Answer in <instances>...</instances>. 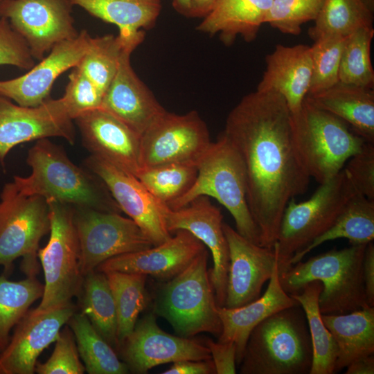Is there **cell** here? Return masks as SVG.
<instances>
[{"label": "cell", "instance_id": "obj_12", "mask_svg": "<svg viewBox=\"0 0 374 374\" xmlns=\"http://www.w3.org/2000/svg\"><path fill=\"white\" fill-rule=\"evenodd\" d=\"M73 220L83 276L111 258L153 246L140 227L120 213L73 208Z\"/></svg>", "mask_w": 374, "mask_h": 374}, {"label": "cell", "instance_id": "obj_10", "mask_svg": "<svg viewBox=\"0 0 374 374\" xmlns=\"http://www.w3.org/2000/svg\"><path fill=\"white\" fill-rule=\"evenodd\" d=\"M49 231L47 201L21 194L13 182L6 184L0 194V266L4 273L21 257L22 271L28 277L35 276L39 271V244Z\"/></svg>", "mask_w": 374, "mask_h": 374}, {"label": "cell", "instance_id": "obj_2", "mask_svg": "<svg viewBox=\"0 0 374 374\" xmlns=\"http://www.w3.org/2000/svg\"><path fill=\"white\" fill-rule=\"evenodd\" d=\"M26 161L31 173L15 176L12 181L21 194L73 208L121 211L101 179L87 168L74 164L64 150L48 139L37 141L28 150Z\"/></svg>", "mask_w": 374, "mask_h": 374}, {"label": "cell", "instance_id": "obj_24", "mask_svg": "<svg viewBox=\"0 0 374 374\" xmlns=\"http://www.w3.org/2000/svg\"><path fill=\"white\" fill-rule=\"evenodd\" d=\"M266 69L257 89L280 94L292 115L301 109L312 77L311 46L278 44L265 58Z\"/></svg>", "mask_w": 374, "mask_h": 374}, {"label": "cell", "instance_id": "obj_7", "mask_svg": "<svg viewBox=\"0 0 374 374\" xmlns=\"http://www.w3.org/2000/svg\"><path fill=\"white\" fill-rule=\"evenodd\" d=\"M359 193L343 168L323 184L307 200L287 203L274 248L278 274L290 267L294 255L309 245L333 224L348 201Z\"/></svg>", "mask_w": 374, "mask_h": 374}, {"label": "cell", "instance_id": "obj_27", "mask_svg": "<svg viewBox=\"0 0 374 374\" xmlns=\"http://www.w3.org/2000/svg\"><path fill=\"white\" fill-rule=\"evenodd\" d=\"M273 0H218L213 10L204 17L197 30L218 33L226 44H231L237 36L246 42L255 39Z\"/></svg>", "mask_w": 374, "mask_h": 374}, {"label": "cell", "instance_id": "obj_26", "mask_svg": "<svg viewBox=\"0 0 374 374\" xmlns=\"http://www.w3.org/2000/svg\"><path fill=\"white\" fill-rule=\"evenodd\" d=\"M305 98L317 107L344 121L366 142L374 143L373 88L339 81Z\"/></svg>", "mask_w": 374, "mask_h": 374}, {"label": "cell", "instance_id": "obj_47", "mask_svg": "<svg viewBox=\"0 0 374 374\" xmlns=\"http://www.w3.org/2000/svg\"><path fill=\"white\" fill-rule=\"evenodd\" d=\"M162 374H211L216 373L212 359L208 360H181L172 365Z\"/></svg>", "mask_w": 374, "mask_h": 374}, {"label": "cell", "instance_id": "obj_50", "mask_svg": "<svg viewBox=\"0 0 374 374\" xmlns=\"http://www.w3.org/2000/svg\"><path fill=\"white\" fill-rule=\"evenodd\" d=\"M218 0H190V17H205Z\"/></svg>", "mask_w": 374, "mask_h": 374}, {"label": "cell", "instance_id": "obj_21", "mask_svg": "<svg viewBox=\"0 0 374 374\" xmlns=\"http://www.w3.org/2000/svg\"><path fill=\"white\" fill-rule=\"evenodd\" d=\"M73 122L91 155L134 176L140 170V135L123 121L97 108L80 114Z\"/></svg>", "mask_w": 374, "mask_h": 374}, {"label": "cell", "instance_id": "obj_32", "mask_svg": "<svg viewBox=\"0 0 374 374\" xmlns=\"http://www.w3.org/2000/svg\"><path fill=\"white\" fill-rule=\"evenodd\" d=\"M145 33L119 31L112 34L91 37L87 51L77 66L83 74L105 94L118 70L126 44L131 40L144 38Z\"/></svg>", "mask_w": 374, "mask_h": 374}, {"label": "cell", "instance_id": "obj_31", "mask_svg": "<svg viewBox=\"0 0 374 374\" xmlns=\"http://www.w3.org/2000/svg\"><path fill=\"white\" fill-rule=\"evenodd\" d=\"M323 285L319 280L306 284L297 294H290L302 307L307 319L312 345V364L310 374L335 373L337 347L325 326L319 306Z\"/></svg>", "mask_w": 374, "mask_h": 374}, {"label": "cell", "instance_id": "obj_36", "mask_svg": "<svg viewBox=\"0 0 374 374\" xmlns=\"http://www.w3.org/2000/svg\"><path fill=\"white\" fill-rule=\"evenodd\" d=\"M373 12L364 0H323L309 35L314 40L326 35L346 37L360 28L373 26Z\"/></svg>", "mask_w": 374, "mask_h": 374}, {"label": "cell", "instance_id": "obj_30", "mask_svg": "<svg viewBox=\"0 0 374 374\" xmlns=\"http://www.w3.org/2000/svg\"><path fill=\"white\" fill-rule=\"evenodd\" d=\"M91 16L116 25L119 31L137 33L149 29L161 10V0H70Z\"/></svg>", "mask_w": 374, "mask_h": 374}, {"label": "cell", "instance_id": "obj_23", "mask_svg": "<svg viewBox=\"0 0 374 374\" xmlns=\"http://www.w3.org/2000/svg\"><path fill=\"white\" fill-rule=\"evenodd\" d=\"M167 241L143 250L121 254L102 262L96 269L121 271L170 279L206 250L190 232L180 229Z\"/></svg>", "mask_w": 374, "mask_h": 374}, {"label": "cell", "instance_id": "obj_52", "mask_svg": "<svg viewBox=\"0 0 374 374\" xmlns=\"http://www.w3.org/2000/svg\"><path fill=\"white\" fill-rule=\"evenodd\" d=\"M367 7L373 12L374 10V0H364Z\"/></svg>", "mask_w": 374, "mask_h": 374}, {"label": "cell", "instance_id": "obj_45", "mask_svg": "<svg viewBox=\"0 0 374 374\" xmlns=\"http://www.w3.org/2000/svg\"><path fill=\"white\" fill-rule=\"evenodd\" d=\"M344 169L357 192L374 200V143L366 142Z\"/></svg>", "mask_w": 374, "mask_h": 374}, {"label": "cell", "instance_id": "obj_42", "mask_svg": "<svg viewBox=\"0 0 374 374\" xmlns=\"http://www.w3.org/2000/svg\"><path fill=\"white\" fill-rule=\"evenodd\" d=\"M68 79L62 97L73 120L83 112L101 107L103 93L78 68H73Z\"/></svg>", "mask_w": 374, "mask_h": 374}, {"label": "cell", "instance_id": "obj_18", "mask_svg": "<svg viewBox=\"0 0 374 374\" xmlns=\"http://www.w3.org/2000/svg\"><path fill=\"white\" fill-rule=\"evenodd\" d=\"M229 251V267L223 307L235 308L260 296L263 285L269 280L278 263L274 248L255 244L223 222Z\"/></svg>", "mask_w": 374, "mask_h": 374}, {"label": "cell", "instance_id": "obj_14", "mask_svg": "<svg viewBox=\"0 0 374 374\" xmlns=\"http://www.w3.org/2000/svg\"><path fill=\"white\" fill-rule=\"evenodd\" d=\"M62 96L39 105L24 107L0 95V162L16 145L42 139L60 137L73 144L75 132Z\"/></svg>", "mask_w": 374, "mask_h": 374}, {"label": "cell", "instance_id": "obj_17", "mask_svg": "<svg viewBox=\"0 0 374 374\" xmlns=\"http://www.w3.org/2000/svg\"><path fill=\"white\" fill-rule=\"evenodd\" d=\"M86 168L104 183L121 211L142 230L153 246L172 237L163 216L166 205L158 202L134 175L90 155Z\"/></svg>", "mask_w": 374, "mask_h": 374}, {"label": "cell", "instance_id": "obj_38", "mask_svg": "<svg viewBox=\"0 0 374 374\" xmlns=\"http://www.w3.org/2000/svg\"><path fill=\"white\" fill-rule=\"evenodd\" d=\"M197 175L195 166L168 164L141 168L135 177L158 202L168 207L188 192Z\"/></svg>", "mask_w": 374, "mask_h": 374}, {"label": "cell", "instance_id": "obj_6", "mask_svg": "<svg viewBox=\"0 0 374 374\" xmlns=\"http://www.w3.org/2000/svg\"><path fill=\"white\" fill-rule=\"evenodd\" d=\"M292 123L301 158L310 177L319 184L339 173L366 142L344 121L306 98L301 111L292 115Z\"/></svg>", "mask_w": 374, "mask_h": 374}, {"label": "cell", "instance_id": "obj_13", "mask_svg": "<svg viewBox=\"0 0 374 374\" xmlns=\"http://www.w3.org/2000/svg\"><path fill=\"white\" fill-rule=\"evenodd\" d=\"M73 7L70 0H0V18L10 22L33 58L41 60L55 45L79 35Z\"/></svg>", "mask_w": 374, "mask_h": 374}, {"label": "cell", "instance_id": "obj_51", "mask_svg": "<svg viewBox=\"0 0 374 374\" xmlns=\"http://www.w3.org/2000/svg\"><path fill=\"white\" fill-rule=\"evenodd\" d=\"M172 6L179 14L189 17L190 0H173Z\"/></svg>", "mask_w": 374, "mask_h": 374}, {"label": "cell", "instance_id": "obj_43", "mask_svg": "<svg viewBox=\"0 0 374 374\" xmlns=\"http://www.w3.org/2000/svg\"><path fill=\"white\" fill-rule=\"evenodd\" d=\"M55 342L50 358L36 365L35 371L39 374H82L85 368L80 361L72 332L65 328Z\"/></svg>", "mask_w": 374, "mask_h": 374}, {"label": "cell", "instance_id": "obj_8", "mask_svg": "<svg viewBox=\"0 0 374 374\" xmlns=\"http://www.w3.org/2000/svg\"><path fill=\"white\" fill-rule=\"evenodd\" d=\"M49 206L50 237L38 249L44 274V290L37 312L47 311L71 303L82 290L84 276L80 266V244L73 220V207L46 200Z\"/></svg>", "mask_w": 374, "mask_h": 374}, {"label": "cell", "instance_id": "obj_16", "mask_svg": "<svg viewBox=\"0 0 374 374\" xmlns=\"http://www.w3.org/2000/svg\"><path fill=\"white\" fill-rule=\"evenodd\" d=\"M122 355L129 370L146 373L157 366L181 360H208L210 350L191 337L168 334L148 314L136 323L132 332L121 344Z\"/></svg>", "mask_w": 374, "mask_h": 374}, {"label": "cell", "instance_id": "obj_3", "mask_svg": "<svg viewBox=\"0 0 374 374\" xmlns=\"http://www.w3.org/2000/svg\"><path fill=\"white\" fill-rule=\"evenodd\" d=\"M312 345L299 304L268 317L251 332L240 362L242 374H310Z\"/></svg>", "mask_w": 374, "mask_h": 374}, {"label": "cell", "instance_id": "obj_49", "mask_svg": "<svg viewBox=\"0 0 374 374\" xmlns=\"http://www.w3.org/2000/svg\"><path fill=\"white\" fill-rule=\"evenodd\" d=\"M374 355V354H373ZM370 355L357 359L348 364L345 374H373L374 355Z\"/></svg>", "mask_w": 374, "mask_h": 374}, {"label": "cell", "instance_id": "obj_28", "mask_svg": "<svg viewBox=\"0 0 374 374\" xmlns=\"http://www.w3.org/2000/svg\"><path fill=\"white\" fill-rule=\"evenodd\" d=\"M337 347L335 373L352 362L374 354V307L341 314H321Z\"/></svg>", "mask_w": 374, "mask_h": 374}, {"label": "cell", "instance_id": "obj_20", "mask_svg": "<svg viewBox=\"0 0 374 374\" xmlns=\"http://www.w3.org/2000/svg\"><path fill=\"white\" fill-rule=\"evenodd\" d=\"M91 35L82 30L74 39L55 45L24 74L0 80V95L24 107L39 105L49 98L53 85L63 73L77 66L87 51Z\"/></svg>", "mask_w": 374, "mask_h": 374}, {"label": "cell", "instance_id": "obj_37", "mask_svg": "<svg viewBox=\"0 0 374 374\" xmlns=\"http://www.w3.org/2000/svg\"><path fill=\"white\" fill-rule=\"evenodd\" d=\"M44 285L35 276L12 281L0 276V353L8 345L10 332L28 311L30 306L42 297Z\"/></svg>", "mask_w": 374, "mask_h": 374}, {"label": "cell", "instance_id": "obj_5", "mask_svg": "<svg viewBox=\"0 0 374 374\" xmlns=\"http://www.w3.org/2000/svg\"><path fill=\"white\" fill-rule=\"evenodd\" d=\"M197 175L190 188L168 208L177 209L199 196L213 197L231 213L236 231L260 245V233L250 212L244 169L237 151L222 134L197 166Z\"/></svg>", "mask_w": 374, "mask_h": 374}, {"label": "cell", "instance_id": "obj_40", "mask_svg": "<svg viewBox=\"0 0 374 374\" xmlns=\"http://www.w3.org/2000/svg\"><path fill=\"white\" fill-rule=\"evenodd\" d=\"M347 36H321L311 46L312 77L308 94H313L339 82L341 56Z\"/></svg>", "mask_w": 374, "mask_h": 374}, {"label": "cell", "instance_id": "obj_11", "mask_svg": "<svg viewBox=\"0 0 374 374\" xmlns=\"http://www.w3.org/2000/svg\"><path fill=\"white\" fill-rule=\"evenodd\" d=\"M211 143L197 112L176 114L166 110L140 136L141 169L168 164L197 166Z\"/></svg>", "mask_w": 374, "mask_h": 374}, {"label": "cell", "instance_id": "obj_41", "mask_svg": "<svg viewBox=\"0 0 374 374\" xmlns=\"http://www.w3.org/2000/svg\"><path fill=\"white\" fill-rule=\"evenodd\" d=\"M323 0H273L265 23L283 33L297 35L303 24L315 20Z\"/></svg>", "mask_w": 374, "mask_h": 374}, {"label": "cell", "instance_id": "obj_29", "mask_svg": "<svg viewBox=\"0 0 374 374\" xmlns=\"http://www.w3.org/2000/svg\"><path fill=\"white\" fill-rule=\"evenodd\" d=\"M347 239L350 245L367 244L374 239V200L357 193L344 206L333 224L309 245L293 256L290 267L325 242Z\"/></svg>", "mask_w": 374, "mask_h": 374}, {"label": "cell", "instance_id": "obj_9", "mask_svg": "<svg viewBox=\"0 0 374 374\" xmlns=\"http://www.w3.org/2000/svg\"><path fill=\"white\" fill-rule=\"evenodd\" d=\"M205 250L165 285L158 312L179 336L192 337L201 332L219 337L222 323L207 269Z\"/></svg>", "mask_w": 374, "mask_h": 374}, {"label": "cell", "instance_id": "obj_34", "mask_svg": "<svg viewBox=\"0 0 374 374\" xmlns=\"http://www.w3.org/2000/svg\"><path fill=\"white\" fill-rule=\"evenodd\" d=\"M82 312L100 335L114 348L119 346L114 299L105 273L96 271L84 276Z\"/></svg>", "mask_w": 374, "mask_h": 374}, {"label": "cell", "instance_id": "obj_22", "mask_svg": "<svg viewBox=\"0 0 374 374\" xmlns=\"http://www.w3.org/2000/svg\"><path fill=\"white\" fill-rule=\"evenodd\" d=\"M143 39H135L126 44L118 70L105 92L100 107L140 136L158 116L166 111L131 65V54Z\"/></svg>", "mask_w": 374, "mask_h": 374}, {"label": "cell", "instance_id": "obj_4", "mask_svg": "<svg viewBox=\"0 0 374 374\" xmlns=\"http://www.w3.org/2000/svg\"><path fill=\"white\" fill-rule=\"evenodd\" d=\"M366 244L333 249L299 261L279 274L282 288L288 294H297L308 283L323 285L319 298L321 314H341L368 306L362 274Z\"/></svg>", "mask_w": 374, "mask_h": 374}, {"label": "cell", "instance_id": "obj_15", "mask_svg": "<svg viewBox=\"0 0 374 374\" xmlns=\"http://www.w3.org/2000/svg\"><path fill=\"white\" fill-rule=\"evenodd\" d=\"M166 226L170 233L177 230L188 231L212 255L213 265L208 270L217 305L223 307L226 298L229 251L223 231V215L208 197L199 196L187 205L171 209L166 206L163 211Z\"/></svg>", "mask_w": 374, "mask_h": 374}, {"label": "cell", "instance_id": "obj_25", "mask_svg": "<svg viewBox=\"0 0 374 374\" xmlns=\"http://www.w3.org/2000/svg\"><path fill=\"white\" fill-rule=\"evenodd\" d=\"M269 280L266 291L256 300L235 308L218 306L217 312L222 323L218 341H232L235 344L236 363L238 364L242 361L249 336L258 324L284 308L299 305L282 288L278 263Z\"/></svg>", "mask_w": 374, "mask_h": 374}, {"label": "cell", "instance_id": "obj_35", "mask_svg": "<svg viewBox=\"0 0 374 374\" xmlns=\"http://www.w3.org/2000/svg\"><path fill=\"white\" fill-rule=\"evenodd\" d=\"M114 299L119 346L134 330L146 305L147 275L121 271L105 273Z\"/></svg>", "mask_w": 374, "mask_h": 374}, {"label": "cell", "instance_id": "obj_33", "mask_svg": "<svg viewBox=\"0 0 374 374\" xmlns=\"http://www.w3.org/2000/svg\"><path fill=\"white\" fill-rule=\"evenodd\" d=\"M78 353L89 374H125L129 368L119 360L113 347L83 313H73L68 321Z\"/></svg>", "mask_w": 374, "mask_h": 374}, {"label": "cell", "instance_id": "obj_46", "mask_svg": "<svg viewBox=\"0 0 374 374\" xmlns=\"http://www.w3.org/2000/svg\"><path fill=\"white\" fill-rule=\"evenodd\" d=\"M205 344L210 350L217 374L236 373V347L233 342H215L208 339Z\"/></svg>", "mask_w": 374, "mask_h": 374}, {"label": "cell", "instance_id": "obj_19", "mask_svg": "<svg viewBox=\"0 0 374 374\" xmlns=\"http://www.w3.org/2000/svg\"><path fill=\"white\" fill-rule=\"evenodd\" d=\"M74 312L71 303L47 311L28 310L0 353V374H33L38 356L57 339Z\"/></svg>", "mask_w": 374, "mask_h": 374}, {"label": "cell", "instance_id": "obj_48", "mask_svg": "<svg viewBox=\"0 0 374 374\" xmlns=\"http://www.w3.org/2000/svg\"><path fill=\"white\" fill-rule=\"evenodd\" d=\"M362 274L366 303L368 306L374 307V244L373 242L368 243L365 248Z\"/></svg>", "mask_w": 374, "mask_h": 374}, {"label": "cell", "instance_id": "obj_39", "mask_svg": "<svg viewBox=\"0 0 374 374\" xmlns=\"http://www.w3.org/2000/svg\"><path fill=\"white\" fill-rule=\"evenodd\" d=\"M373 26L360 28L347 35L339 69L340 82L373 88L374 71L371 60Z\"/></svg>", "mask_w": 374, "mask_h": 374}, {"label": "cell", "instance_id": "obj_44", "mask_svg": "<svg viewBox=\"0 0 374 374\" xmlns=\"http://www.w3.org/2000/svg\"><path fill=\"white\" fill-rule=\"evenodd\" d=\"M35 64L28 46L5 18H0V65L29 70Z\"/></svg>", "mask_w": 374, "mask_h": 374}, {"label": "cell", "instance_id": "obj_1", "mask_svg": "<svg viewBox=\"0 0 374 374\" xmlns=\"http://www.w3.org/2000/svg\"><path fill=\"white\" fill-rule=\"evenodd\" d=\"M222 134L242 161L260 245L274 248L287 203L306 192L311 178L294 141L285 100L274 91L244 96L229 114Z\"/></svg>", "mask_w": 374, "mask_h": 374}]
</instances>
